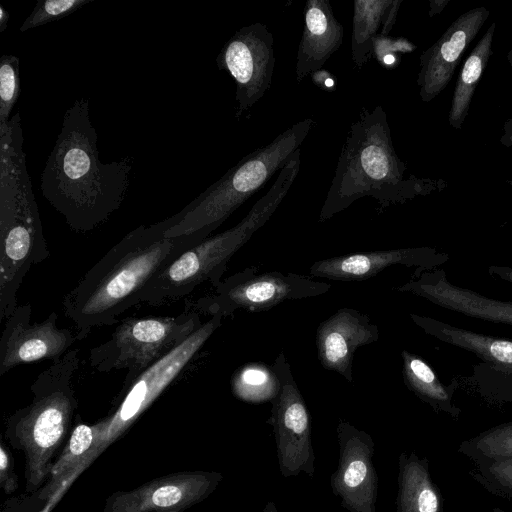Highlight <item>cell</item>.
<instances>
[{
	"instance_id": "cell-9",
	"label": "cell",
	"mask_w": 512,
	"mask_h": 512,
	"mask_svg": "<svg viewBox=\"0 0 512 512\" xmlns=\"http://www.w3.org/2000/svg\"><path fill=\"white\" fill-rule=\"evenodd\" d=\"M222 319L219 315L210 317L186 340L143 371L131 384L122 386L112 409L96 422L102 433L103 451L121 438L190 364L206 341L221 326Z\"/></svg>"
},
{
	"instance_id": "cell-21",
	"label": "cell",
	"mask_w": 512,
	"mask_h": 512,
	"mask_svg": "<svg viewBox=\"0 0 512 512\" xmlns=\"http://www.w3.org/2000/svg\"><path fill=\"white\" fill-rule=\"evenodd\" d=\"M343 25L328 0H308L304 27L297 51L296 80L320 70L343 42Z\"/></svg>"
},
{
	"instance_id": "cell-23",
	"label": "cell",
	"mask_w": 512,
	"mask_h": 512,
	"mask_svg": "<svg viewBox=\"0 0 512 512\" xmlns=\"http://www.w3.org/2000/svg\"><path fill=\"white\" fill-rule=\"evenodd\" d=\"M441 496L426 458L402 452L398 460L396 512H441Z\"/></svg>"
},
{
	"instance_id": "cell-37",
	"label": "cell",
	"mask_w": 512,
	"mask_h": 512,
	"mask_svg": "<svg viewBox=\"0 0 512 512\" xmlns=\"http://www.w3.org/2000/svg\"><path fill=\"white\" fill-rule=\"evenodd\" d=\"M450 0H430L429 1V16L433 17L439 14Z\"/></svg>"
},
{
	"instance_id": "cell-20",
	"label": "cell",
	"mask_w": 512,
	"mask_h": 512,
	"mask_svg": "<svg viewBox=\"0 0 512 512\" xmlns=\"http://www.w3.org/2000/svg\"><path fill=\"white\" fill-rule=\"evenodd\" d=\"M380 331L369 316L353 308H340L321 322L316 330V346L321 365L353 381L352 363L356 350L376 342Z\"/></svg>"
},
{
	"instance_id": "cell-34",
	"label": "cell",
	"mask_w": 512,
	"mask_h": 512,
	"mask_svg": "<svg viewBox=\"0 0 512 512\" xmlns=\"http://www.w3.org/2000/svg\"><path fill=\"white\" fill-rule=\"evenodd\" d=\"M488 273L493 278L512 284V266L490 265Z\"/></svg>"
},
{
	"instance_id": "cell-29",
	"label": "cell",
	"mask_w": 512,
	"mask_h": 512,
	"mask_svg": "<svg viewBox=\"0 0 512 512\" xmlns=\"http://www.w3.org/2000/svg\"><path fill=\"white\" fill-rule=\"evenodd\" d=\"M20 92L19 58L5 54L0 59V125L7 123Z\"/></svg>"
},
{
	"instance_id": "cell-19",
	"label": "cell",
	"mask_w": 512,
	"mask_h": 512,
	"mask_svg": "<svg viewBox=\"0 0 512 512\" xmlns=\"http://www.w3.org/2000/svg\"><path fill=\"white\" fill-rule=\"evenodd\" d=\"M449 259L447 253L428 246L369 251L316 261L309 274L335 281H362L393 265L414 268L415 272L429 271L439 268Z\"/></svg>"
},
{
	"instance_id": "cell-40",
	"label": "cell",
	"mask_w": 512,
	"mask_h": 512,
	"mask_svg": "<svg viewBox=\"0 0 512 512\" xmlns=\"http://www.w3.org/2000/svg\"><path fill=\"white\" fill-rule=\"evenodd\" d=\"M3 512H41V511H28V510L7 508V510L3 511ZM51 512H53V511H51Z\"/></svg>"
},
{
	"instance_id": "cell-15",
	"label": "cell",
	"mask_w": 512,
	"mask_h": 512,
	"mask_svg": "<svg viewBox=\"0 0 512 512\" xmlns=\"http://www.w3.org/2000/svg\"><path fill=\"white\" fill-rule=\"evenodd\" d=\"M31 315L32 307L27 303L17 306L5 319L0 338V376L20 364L58 361L77 340L71 330L57 326L56 312L36 323H31Z\"/></svg>"
},
{
	"instance_id": "cell-27",
	"label": "cell",
	"mask_w": 512,
	"mask_h": 512,
	"mask_svg": "<svg viewBox=\"0 0 512 512\" xmlns=\"http://www.w3.org/2000/svg\"><path fill=\"white\" fill-rule=\"evenodd\" d=\"M459 451L478 463L512 458V421L462 442Z\"/></svg>"
},
{
	"instance_id": "cell-3",
	"label": "cell",
	"mask_w": 512,
	"mask_h": 512,
	"mask_svg": "<svg viewBox=\"0 0 512 512\" xmlns=\"http://www.w3.org/2000/svg\"><path fill=\"white\" fill-rule=\"evenodd\" d=\"M407 172L394 149L383 107L363 108L350 126L318 221H327L362 197L375 199L382 211L446 187L443 180Z\"/></svg>"
},
{
	"instance_id": "cell-36",
	"label": "cell",
	"mask_w": 512,
	"mask_h": 512,
	"mask_svg": "<svg viewBox=\"0 0 512 512\" xmlns=\"http://www.w3.org/2000/svg\"><path fill=\"white\" fill-rule=\"evenodd\" d=\"M500 143L505 147H512V118L507 119L503 124Z\"/></svg>"
},
{
	"instance_id": "cell-13",
	"label": "cell",
	"mask_w": 512,
	"mask_h": 512,
	"mask_svg": "<svg viewBox=\"0 0 512 512\" xmlns=\"http://www.w3.org/2000/svg\"><path fill=\"white\" fill-rule=\"evenodd\" d=\"M223 480L217 471H180L110 494L101 512H185L208 498Z\"/></svg>"
},
{
	"instance_id": "cell-33",
	"label": "cell",
	"mask_w": 512,
	"mask_h": 512,
	"mask_svg": "<svg viewBox=\"0 0 512 512\" xmlns=\"http://www.w3.org/2000/svg\"><path fill=\"white\" fill-rule=\"evenodd\" d=\"M401 3H402L401 0H392L390 6L388 7V9L385 12L380 35L387 36L388 33L393 28V26L396 22L397 14H398Z\"/></svg>"
},
{
	"instance_id": "cell-7",
	"label": "cell",
	"mask_w": 512,
	"mask_h": 512,
	"mask_svg": "<svg viewBox=\"0 0 512 512\" xmlns=\"http://www.w3.org/2000/svg\"><path fill=\"white\" fill-rule=\"evenodd\" d=\"M314 121L306 118L259 147L230 168L183 209L181 220L169 228L165 236L190 235L200 230L210 235L237 208L281 170L311 130Z\"/></svg>"
},
{
	"instance_id": "cell-30",
	"label": "cell",
	"mask_w": 512,
	"mask_h": 512,
	"mask_svg": "<svg viewBox=\"0 0 512 512\" xmlns=\"http://www.w3.org/2000/svg\"><path fill=\"white\" fill-rule=\"evenodd\" d=\"M478 476L494 493L512 501V458L480 462Z\"/></svg>"
},
{
	"instance_id": "cell-42",
	"label": "cell",
	"mask_w": 512,
	"mask_h": 512,
	"mask_svg": "<svg viewBox=\"0 0 512 512\" xmlns=\"http://www.w3.org/2000/svg\"><path fill=\"white\" fill-rule=\"evenodd\" d=\"M493 512H506V511H504V510H502V509H500V508H494V509H493Z\"/></svg>"
},
{
	"instance_id": "cell-12",
	"label": "cell",
	"mask_w": 512,
	"mask_h": 512,
	"mask_svg": "<svg viewBox=\"0 0 512 512\" xmlns=\"http://www.w3.org/2000/svg\"><path fill=\"white\" fill-rule=\"evenodd\" d=\"M274 38L268 27L253 23L237 30L216 57V65L235 82V117L248 111L270 89L275 67Z\"/></svg>"
},
{
	"instance_id": "cell-11",
	"label": "cell",
	"mask_w": 512,
	"mask_h": 512,
	"mask_svg": "<svg viewBox=\"0 0 512 512\" xmlns=\"http://www.w3.org/2000/svg\"><path fill=\"white\" fill-rule=\"evenodd\" d=\"M272 372L277 392L271 398L268 423L273 428L280 473L285 478L301 472L313 477L316 457L310 414L283 352L278 354Z\"/></svg>"
},
{
	"instance_id": "cell-6",
	"label": "cell",
	"mask_w": 512,
	"mask_h": 512,
	"mask_svg": "<svg viewBox=\"0 0 512 512\" xmlns=\"http://www.w3.org/2000/svg\"><path fill=\"white\" fill-rule=\"evenodd\" d=\"M300 156L298 149L239 223L184 251L160 271L143 290L140 303L164 305L191 294L203 282L217 287L233 255L265 225L286 197L300 171Z\"/></svg>"
},
{
	"instance_id": "cell-25",
	"label": "cell",
	"mask_w": 512,
	"mask_h": 512,
	"mask_svg": "<svg viewBox=\"0 0 512 512\" xmlns=\"http://www.w3.org/2000/svg\"><path fill=\"white\" fill-rule=\"evenodd\" d=\"M496 30L493 22L477 42L459 73L448 112V124L461 129L468 115L474 92L492 55V41Z\"/></svg>"
},
{
	"instance_id": "cell-39",
	"label": "cell",
	"mask_w": 512,
	"mask_h": 512,
	"mask_svg": "<svg viewBox=\"0 0 512 512\" xmlns=\"http://www.w3.org/2000/svg\"><path fill=\"white\" fill-rule=\"evenodd\" d=\"M263 512H279L276 504L272 501H269L265 504L263 508Z\"/></svg>"
},
{
	"instance_id": "cell-4",
	"label": "cell",
	"mask_w": 512,
	"mask_h": 512,
	"mask_svg": "<svg viewBox=\"0 0 512 512\" xmlns=\"http://www.w3.org/2000/svg\"><path fill=\"white\" fill-rule=\"evenodd\" d=\"M20 114L0 125V321L17 308L32 265L50 256L27 172Z\"/></svg>"
},
{
	"instance_id": "cell-14",
	"label": "cell",
	"mask_w": 512,
	"mask_h": 512,
	"mask_svg": "<svg viewBox=\"0 0 512 512\" xmlns=\"http://www.w3.org/2000/svg\"><path fill=\"white\" fill-rule=\"evenodd\" d=\"M338 465L330 476L333 494L349 512H376L378 476L373 463L375 443L365 431L340 419Z\"/></svg>"
},
{
	"instance_id": "cell-17",
	"label": "cell",
	"mask_w": 512,
	"mask_h": 512,
	"mask_svg": "<svg viewBox=\"0 0 512 512\" xmlns=\"http://www.w3.org/2000/svg\"><path fill=\"white\" fill-rule=\"evenodd\" d=\"M489 14L484 6L469 9L453 21L440 38L421 54L417 85L423 102H430L446 88L462 55Z\"/></svg>"
},
{
	"instance_id": "cell-28",
	"label": "cell",
	"mask_w": 512,
	"mask_h": 512,
	"mask_svg": "<svg viewBox=\"0 0 512 512\" xmlns=\"http://www.w3.org/2000/svg\"><path fill=\"white\" fill-rule=\"evenodd\" d=\"M94 0H37L20 27V32L60 20Z\"/></svg>"
},
{
	"instance_id": "cell-22",
	"label": "cell",
	"mask_w": 512,
	"mask_h": 512,
	"mask_svg": "<svg viewBox=\"0 0 512 512\" xmlns=\"http://www.w3.org/2000/svg\"><path fill=\"white\" fill-rule=\"evenodd\" d=\"M409 316L426 334L469 351L497 372L512 377V340L460 328L425 315L411 313Z\"/></svg>"
},
{
	"instance_id": "cell-8",
	"label": "cell",
	"mask_w": 512,
	"mask_h": 512,
	"mask_svg": "<svg viewBox=\"0 0 512 512\" xmlns=\"http://www.w3.org/2000/svg\"><path fill=\"white\" fill-rule=\"evenodd\" d=\"M202 324L196 310L176 316L127 317L105 342L90 350V366L98 372L125 369L123 386H127Z\"/></svg>"
},
{
	"instance_id": "cell-43",
	"label": "cell",
	"mask_w": 512,
	"mask_h": 512,
	"mask_svg": "<svg viewBox=\"0 0 512 512\" xmlns=\"http://www.w3.org/2000/svg\"><path fill=\"white\" fill-rule=\"evenodd\" d=\"M506 182H507L510 186H512V178H511V179H508Z\"/></svg>"
},
{
	"instance_id": "cell-2",
	"label": "cell",
	"mask_w": 512,
	"mask_h": 512,
	"mask_svg": "<svg viewBox=\"0 0 512 512\" xmlns=\"http://www.w3.org/2000/svg\"><path fill=\"white\" fill-rule=\"evenodd\" d=\"M132 158L102 163L89 99H76L40 177V190L75 232H89L117 211L128 192Z\"/></svg>"
},
{
	"instance_id": "cell-18",
	"label": "cell",
	"mask_w": 512,
	"mask_h": 512,
	"mask_svg": "<svg viewBox=\"0 0 512 512\" xmlns=\"http://www.w3.org/2000/svg\"><path fill=\"white\" fill-rule=\"evenodd\" d=\"M395 289L398 292L419 296L441 308L464 316L512 326V301L489 298L474 290L453 284L440 267L414 272L411 280Z\"/></svg>"
},
{
	"instance_id": "cell-24",
	"label": "cell",
	"mask_w": 512,
	"mask_h": 512,
	"mask_svg": "<svg viewBox=\"0 0 512 512\" xmlns=\"http://www.w3.org/2000/svg\"><path fill=\"white\" fill-rule=\"evenodd\" d=\"M402 376L406 387L436 412L457 418L461 410L452 402L459 381L441 382L432 367L419 355L402 350Z\"/></svg>"
},
{
	"instance_id": "cell-31",
	"label": "cell",
	"mask_w": 512,
	"mask_h": 512,
	"mask_svg": "<svg viewBox=\"0 0 512 512\" xmlns=\"http://www.w3.org/2000/svg\"><path fill=\"white\" fill-rule=\"evenodd\" d=\"M414 48L415 46L407 39H396L378 35L374 40L373 55L379 63L388 66L396 61L395 55L392 52H409Z\"/></svg>"
},
{
	"instance_id": "cell-1",
	"label": "cell",
	"mask_w": 512,
	"mask_h": 512,
	"mask_svg": "<svg viewBox=\"0 0 512 512\" xmlns=\"http://www.w3.org/2000/svg\"><path fill=\"white\" fill-rule=\"evenodd\" d=\"M182 216L181 210L127 233L64 296L63 312L75 324L77 340L84 339L94 327L118 323L120 315L140 303L143 290L160 271L210 237L205 230L166 237V231Z\"/></svg>"
},
{
	"instance_id": "cell-35",
	"label": "cell",
	"mask_w": 512,
	"mask_h": 512,
	"mask_svg": "<svg viewBox=\"0 0 512 512\" xmlns=\"http://www.w3.org/2000/svg\"><path fill=\"white\" fill-rule=\"evenodd\" d=\"M314 83L324 90H332L334 88V80L332 75L328 72L325 78H323V71L318 70L312 74Z\"/></svg>"
},
{
	"instance_id": "cell-16",
	"label": "cell",
	"mask_w": 512,
	"mask_h": 512,
	"mask_svg": "<svg viewBox=\"0 0 512 512\" xmlns=\"http://www.w3.org/2000/svg\"><path fill=\"white\" fill-rule=\"evenodd\" d=\"M103 453L102 433L95 422L87 424L78 421L57 456L45 484L35 493L13 498L5 507L51 512L65 495L74 481Z\"/></svg>"
},
{
	"instance_id": "cell-32",
	"label": "cell",
	"mask_w": 512,
	"mask_h": 512,
	"mask_svg": "<svg viewBox=\"0 0 512 512\" xmlns=\"http://www.w3.org/2000/svg\"><path fill=\"white\" fill-rule=\"evenodd\" d=\"M0 487L6 495L13 494L19 488L13 456L2 438L0 441Z\"/></svg>"
},
{
	"instance_id": "cell-10",
	"label": "cell",
	"mask_w": 512,
	"mask_h": 512,
	"mask_svg": "<svg viewBox=\"0 0 512 512\" xmlns=\"http://www.w3.org/2000/svg\"><path fill=\"white\" fill-rule=\"evenodd\" d=\"M247 267L222 280L214 292L199 298L197 312L226 317L237 310L266 311L287 300H300L327 293L331 285L308 276L272 271L257 273Z\"/></svg>"
},
{
	"instance_id": "cell-5",
	"label": "cell",
	"mask_w": 512,
	"mask_h": 512,
	"mask_svg": "<svg viewBox=\"0 0 512 512\" xmlns=\"http://www.w3.org/2000/svg\"><path fill=\"white\" fill-rule=\"evenodd\" d=\"M78 353L71 349L41 371L30 386L32 401L6 419L7 444L24 455L27 494L45 484L74 427L78 400L72 380L80 365Z\"/></svg>"
},
{
	"instance_id": "cell-26",
	"label": "cell",
	"mask_w": 512,
	"mask_h": 512,
	"mask_svg": "<svg viewBox=\"0 0 512 512\" xmlns=\"http://www.w3.org/2000/svg\"><path fill=\"white\" fill-rule=\"evenodd\" d=\"M392 0H355L353 5L351 54L361 68L373 56L375 38L380 35L384 15Z\"/></svg>"
},
{
	"instance_id": "cell-38",
	"label": "cell",
	"mask_w": 512,
	"mask_h": 512,
	"mask_svg": "<svg viewBox=\"0 0 512 512\" xmlns=\"http://www.w3.org/2000/svg\"><path fill=\"white\" fill-rule=\"evenodd\" d=\"M9 21V13L5 10V8L0 5V33H3L7 26Z\"/></svg>"
},
{
	"instance_id": "cell-41",
	"label": "cell",
	"mask_w": 512,
	"mask_h": 512,
	"mask_svg": "<svg viewBox=\"0 0 512 512\" xmlns=\"http://www.w3.org/2000/svg\"><path fill=\"white\" fill-rule=\"evenodd\" d=\"M507 60H508V63L510 64V66H512V47L509 50V52L507 53Z\"/></svg>"
}]
</instances>
